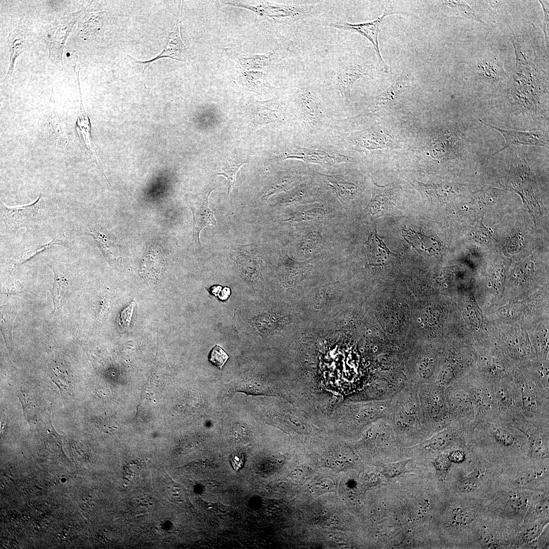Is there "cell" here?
Here are the masks:
<instances>
[{
  "label": "cell",
  "mask_w": 549,
  "mask_h": 549,
  "mask_svg": "<svg viewBox=\"0 0 549 549\" xmlns=\"http://www.w3.org/2000/svg\"><path fill=\"white\" fill-rule=\"evenodd\" d=\"M539 2H540V3H541V5H542V7H543V9H544V17H545V19H544V22H544V34H545V38H546V39H547V38L548 39V37H547V30L548 31V29H547V28H548V11H546V10H545V9L544 8V7H543V4H542L541 3V1H539Z\"/></svg>",
  "instance_id": "51"
},
{
  "label": "cell",
  "mask_w": 549,
  "mask_h": 549,
  "mask_svg": "<svg viewBox=\"0 0 549 549\" xmlns=\"http://www.w3.org/2000/svg\"><path fill=\"white\" fill-rule=\"evenodd\" d=\"M411 183L423 195L428 197L444 198L454 192V187L449 184H425L417 181Z\"/></svg>",
  "instance_id": "26"
},
{
  "label": "cell",
  "mask_w": 549,
  "mask_h": 549,
  "mask_svg": "<svg viewBox=\"0 0 549 549\" xmlns=\"http://www.w3.org/2000/svg\"><path fill=\"white\" fill-rule=\"evenodd\" d=\"M453 439V431L451 429H446L435 434L413 449L428 452L440 451L449 446Z\"/></svg>",
  "instance_id": "21"
},
{
  "label": "cell",
  "mask_w": 549,
  "mask_h": 549,
  "mask_svg": "<svg viewBox=\"0 0 549 549\" xmlns=\"http://www.w3.org/2000/svg\"><path fill=\"white\" fill-rule=\"evenodd\" d=\"M346 140L358 151H366L388 147L391 139L380 127L373 126L350 134Z\"/></svg>",
  "instance_id": "12"
},
{
  "label": "cell",
  "mask_w": 549,
  "mask_h": 549,
  "mask_svg": "<svg viewBox=\"0 0 549 549\" xmlns=\"http://www.w3.org/2000/svg\"><path fill=\"white\" fill-rule=\"evenodd\" d=\"M229 356L219 346L216 345L210 351L208 358L214 365L221 369L227 361Z\"/></svg>",
  "instance_id": "39"
},
{
  "label": "cell",
  "mask_w": 549,
  "mask_h": 549,
  "mask_svg": "<svg viewBox=\"0 0 549 549\" xmlns=\"http://www.w3.org/2000/svg\"><path fill=\"white\" fill-rule=\"evenodd\" d=\"M313 175L330 190L344 205L349 204L361 190L356 183L350 180L346 175L326 174L316 171H313Z\"/></svg>",
  "instance_id": "14"
},
{
  "label": "cell",
  "mask_w": 549,
  "mask_h": 549,
  "mask_svg": "<svg viewBox=\"0 0 549 549\" xmlns=\"http://www.w3.org/2000/svg\"><path fill=\"white\" fill-rule=\"evenodd\" d=\"M312 195L310 186L306 184H300L290 190L282 198V204H291L302 201L310 198Z\"/></svg>",
  "instance_id": "29"
},
{
  "label": "cell",
  "mask_w": 549,
  "mask_h": 549,
  "mask_svg": "<svg viewBox=\"0 0 549 549\" xmlns=\"http://www.w3.org/2000/svg\"><path fill=\"white\" fill-rule=\"evenodd\" d=\"M478 70L485 77L496 80L504 73L501 63L495 58L481 62L478 65Z\"/></svg>",
  "instance_id": "28"
},
{
  "label": "cell",
  "mask_w": 549,
  "mask_h": 549,
  "mask_svg": "<svg viewBox=\"0 0 549 549\" xmlns=\"http://www.w3.org/2000/svg\"><path fill=\"white\" fill-rule=\"evenodd\" d=\"M479 121L484 125L499 132L502 135L505 139V143L504 146L494 153L492 156H496L512 145H533L548 148V135L544 131H520L505 130L498 127L487 124L480 119H479Z\"/></svg>",
  "instance_id": "13"
},
{
  "label": "cell",
  "mask_w": 549,
  "mask_h": 549,
  "mask_svg": "<svg viewBox=\"0 0 549 549\" xmlns=\"http://www.w3.org/2000/svg\"><path fill=\"white\" fill-rule=\"evenodd\" d=\"M295 160L322 166H335L341 163L355 162L354 159L331 146L292 145L283 149L270 160L274 161Z\"/></svg>",
  "instance_id": "5"
},
{
  "label": "cell",
  "mask_w": 549,
  "mask_h": 549,
  "mask_svg": "<svg viewBox=\"0 0 549 549\" xmlns=\"http://www.w3.org/2000/svg\"><path fill=\"white\" fill-rule=\"evenodd\" d=\"M405 232L404 236H407L406 240L417 251L431 252L434 248H436L433 247L435 245L433 243H436L437 242L433 237H429L420 232H415L413 230L406 231Z\"/></svg>",
  "instance_id": "27"
},
{
  "label": "cell",
  "mask_w": 549,
  "mask_h": 549,
  "mask_svg": "<svg viewBox=\"0 0 549 549\" xmlns=\"http://www.w3.org/2000/svg\"><path fill=\"white\" fill-rule=\"evenodd\" d=\"M548 501L543 500L536 505L535 507V512L538 515H543L548 511Z\"/></svg>",
  "instance_id": "50"
},
{
  "label": "cell",
  "mask_w": 549,
  "mask_h": 549,
  "mask_svg": "<svg viewBox=\"0 0 549 549\" xmlns=\"http://www.w3.org/2000/svg\"><path fill=\"white\" fill-rule=\"evenodd\" d=\"M423 423L431 433L441 428L449 417L448 409L441 385L436 383L418 385Z\"/></svg>",
  "instance_id": "4"
},
{
  "label": "cell",
  "mask_w": 549,
  "mask_h": 549,
  "mask_svg": "<svg viewBox=\"0 0 549 549\" xmlns=\"http://www.w3.org/2000/svg\"><path fill=\"white\" fill-rule=\"evenodd\" d=\"M483 473L481 469L475 470L458 482V489L464 493L472 492L477 490L481 485L480 479Z\"/></svg>",
  "instance_id": "33"
},
{
  "label": "cell",
  "mask_w": 549,
  "mask_h": 549,
  "mask_svg": "<svg viewBox=\"0 0 549 549\" xmlns=\"http://www.w3.org/2000/svg\"><path fill=\"white\" fill-rule=\"evenodd\" d=\"M250 111L252 133L264 125L284 124L289 119L290 115L285 105L275 100L255 102Z\"/></svg>",
  "instance_id": "9"
},
{
  "label": "cell",
  "mask_w": 549,
  "mask_h": 549,
  "mask_svg": "<svg viewBox=\"0 0 549 549\" xmlns=\"http://www.w3.org/2000/svg\"><path fill=\"white\" fill-rule=\"evenodd\" d=\"M371 67V65L355 60L341 61L337 64L334 72V85L345 102L350 101L351 91L357 80L370 75Z\"/></svg>",
  "instance_id": "8"
},
{
  "label": "cell",
  "mask_w": 549,
  "mask_h": 549,
  "mask_svg": "<svg viewBox=\"0 0 549 549\" xmlns=\"http://www.w3.org/2000/svg\"><path fill=\"white\" fill-rule=\"evenodd\" d=\"M484 227H482V224L479 225L476 227L473 232V238H475L477 241L481 243L486 242L490 238V233Z\"/></svg>",
  "instance_id": "46"
},
{
  "label": "cell",
  "mask_w": 549,
  "mask_h": 549,
  "mask_svg": "<svg viewBox=\"0 0 549 549\" xmlns=\"http://www.w3.org/2000/svg\"><path fill=\"white\" fill-rule=\"evenodd\" d=\"M528 505L527 497L518 494L510 496L506 502L504 510L507 514L514 515L522 513Z\"/></svg>",
  "instance_id": "32"
},
{
  "label": "cell",
  "mask_w": 549,
  "mask_h": 549,
  "mask_svg": "<svg viewBox=\"0 0 549 549\" xmlns=\"http://www.w3.org/2000/svg\"><path fill=\"white\" fill-rule=\"evenodd\" d=\"M411 461L406 460L387 464L383 467L381 473L386 477L393 478L408 472L406 466Z\"/></svg>",
  "instance_id": "36"
},
{
  "label": "cell",
  "mask_w": 549,
  "mask_h": 549,
  "mask_svg": "<svg viewBox=\"0 0 549 549\" xmlns=\"http://www.w3.org/2000/svg\"><path fill=\"white\" fill-rule=\"evenodd\" d=\"M295 95L297 118L307 135H317L331 126L330 113L319 89L302 85L297 88Z\"/></svg>",
  "instance_id": "2"
},
{
  "label": "cell",
  "mask_w": 549,
  "mask_h": 549,
  "mask_svg": "<svg viewBox=\"0 0 549 549\" xmlns=\"http://www.w3.org/2000/svg\"><path fill=\"white\" fill-rule=\"evenodd\" d=\"M303 164H297L290 169L281 172L266 187L262 198L267 199L271 196L290 190L296 187L306 179L309 170Z\"/></svg>",
  "instance_id": "15"
},
{
  "label": "cell",
  "mask_w": 549,
  "mask_h": 549,
  "mask_svg": "<svg viewBox=\"0 0 549 549\" xmlns=\"http://www.w3.org/2000/svg\"><path fill=\"white\" fill-rule=\"evenodd\" d=\"M247 163V160L243 157H240L236 155L229 156L223 162L220 172L217 174L223 175L226 178L228 186V194L232 192L235 187V177L237 172L241 166Z\"/></svg>",
  "instance_id": "22"
},
{
  "label": "cell",
  "mask_w": 549,
  "mask_h": 549,
  "mask_svg": "<svg viewBox=\"0 0 549 549\" xmlns=\"http://www.w3.org/2000/svg\"><path fill=\"white\" fill-rule=\"evenodd\" d=\"M543 528V525H536L528 529L522 536L523 541L529 542L535 540L540 534Z\"/></svg>",
  "instance_id": "45"
},
{
  "label": "cell",
  "mask_w": 549,
  "mask_h": 549,
  "mask_svg": "<svg viewBox=\"0 0 549 549\" xmlns=\"http://www.w3.org/2000/svg\"><path fill=\"white\" fill-rule=\"evenodd\" d=\"M366 247L370 259L384 262L393 254L386 247L383 240L378 236L376 230L373 232L367 241Z\"/></svg>",
  "instance_id": "23"
},
{
  "label": "cell",
  "mask_w": 549,
  "mask_h": 549,
  "mask_svg": "<svg viewBox=\"0 0 549 549\" xmlns=\"http://www.w3.org/2000/svg\"><path fill=\"white\" fill-rule=\"evenodd\" d=\"M2 291L3 294L6 295L30 293V291L27 290L19 281L11 278L8 279L3 283Z\"/></svg>",
  "instance_id": "38"
},
{
  "label": "cell",
  "mask_w": 549,
  "mask_h": 549,
  "mask_svg": "<svg viewBox=\"0 0 549 549\" xmlns=\"http://www.w3.org/2000/svg\"><path fill=\"white\" fill-rule=\"evenodd\" d=\"M55 246H60L70 248L72 246V243L68 238L64 235V237L61 238L55 237L46 243L31 246L29 247L19 251L7 264V269L9 274H11L17 266L42 252V251Z\"/></svg>",
  "instance_id": "20"
},
{
  "label": "cell",
  "mask_w": 549,
  "mask_h": 549,
  "mask_svg": "<svg viewBox=\"0 0 549 549\" xmlns=\"http://www.w3.org/2000/svg\"><path fill=\"white\" fill-rule=\"evenodd\" d=\"M0 209L5 231L11 235L23 228L28 231L35 230L47 219L45 201L41 193L34 202L21 206L9 207L1 201Z\"/></svg>",
  "instance_id": "3"
},
{
  "label": "cell",
  "mask_w": 549,
  "mask_h": 549,
  "mask_svg": "<svg viewBox=\"0 0 549 549\" xmlns=\"http://www.w3.org/2000/svg\"><path fill=\"white\" fill-rule=\"evenodd\" d=\"M318 4L282 5L264 3L258 8L259 13L268 19L284 24H291L317 14Z\"/></svg>",
  "instance_id": "7"
},
{
  "label": "cell",
  "mask_w": 549,
  "mask_h": 549,
  "mask_svg": "<svg viewBox=\"0 0 549 549\" xmlns=\"http://www.w3.org/2000/svg\"><path fill=\"white\" fill-rule=\"evenodd\" d=\"M496 393L499 400L502 404L505 406H508L511 404L510 395L508 391L504 387H498Z\"/></svg>",
  "instance_id": "48"
},
{
  "label": "cell",
  "mask_w": 549,
  "mask_h": 549,
  "mask_svg": "<svg viewBox=\"0 0 549 549\" xmlns=\"http://www.w3.org/2000/svg\"><path fill=\"white\" fill-rule=\"evenodd\" d=\"M230 463L235 471H238L243 465V454L239 452L233 453L230 458Z\"/></svg>",
  "instance_id": "47"
},
{
  "label": "cell",
  "mask_w": 549,
  "mask_h": 549,
  "mask_svg": "<svg viewBox=\"0 0 549 549\" xmlns=\"http://www.w3.org/2000/svg\"><path fill=\"white\" fill-rule=\"evenodd\" d=\"M80 111L76 122V128L77 133L86 152L97 164V166L102 172L105 179L108 181L103 170L101 161L92 141L91 124L89 118L86 113L84 106L82 104L80 93Z\"/></svg>",
  "instance_id": "19"
},
{
  "label": "cell",
  "mask_w": 549,
  "mask_h": 549,
  "mask_svg": "<svg viewBox=\"0 0 549 549\" xmlns=\"http://www.w3.org/2000/svg\"><path fill=\"white\" fill-rule=\"evenodd\" d=\"M214 189H210L188 203L193 215V240L197 248H201L199 239L201 231L209 225L217 226L214 212L208 206V198Z\"/></svg>",
  "instance_id": "11"
},
{
  "label": "cell",
  "mask_w": 549,
  "mask_h": 549,
  "mask_svg": "<svg viewBox=\"0 0 549 549\" xmlns=\"http://www.w3.org/2000/svg\"><path fill=\"white\" fill-rule=\"evenodd\" d=\"M46 264L54 274L52 290V314L59 313L67 298L80 288L79 265L51 261Z\"/></svg>",
  "instance_id": "6"
},
{
  "label": "cell",
  "mask_w": 549,
  "mask_h": 549,
  "mask_svg": "<svg viewBox=\"0 0 549 549\" xmlns=\"http://www.w3.org/2000/svg\"><path fill=\"white\" fill-rule=\"evenodd\" d=\"M442 4L448 8L450 12L454 15L481 21L475 11L463 1H445Z\"/></svg>",
  "instance_id": "30"
},
{
  "label": "cell",
  "mask_w": 549,
  "mask_h": 549,
  "mask_svg": "<svg viewBox=\"0 0 549 549\" xmlns=\"http://www.w3.org/2000/svg\"><path fill=\"white\" fill-rule=\"evenodd\" d=\"M495 440L505 446H510L514 442L513 436L508 431L502 428H497L493 432Z\"/></svg>",
  "instance_id": "43"
},
{
  "label": "cell",
  "mask_w": 549,
  "mask_h": 549,
  "mask_svg": "<svg viewBox=\"0 0 549 549\" xmlns=\"http://www.w3.org/2000/svg\"><path fill=\"white\" fill-rule=\"evenodd\" d=\"M398 198V189L395 185L379 186L374 184L372 196L368 205L371 214L383 212L391 208Z\"/></svg>",
  "instance_id": "18"
},
{
  "label": "cell",
  "mask_w": 549,
  "mask_h": 549,
  "mask_svg": "<svg viewBox=\"0 0 549 549\" xmlns=\"http://www.w3.org/2000/svg\"><path fill=\"white\" fill-rule=\"evenodd\" d=\"M137 306L132 300L121 311L118 318L120 327L124 331L130 330L133 326L137 315Z\"/></svg>",
  "instance_id": "31"
},
{
  "label": "cell",
  "mask_w": 549,
  "mask_h": 549,
  "mask_svg": "<svg viewBox=\"0 0 549 549\" xmlns=\"http://www.w3.org/2000/svg\"><path fill=\"white\" fill-rule=\"evenodd\" d=\"M531 454L533 457L537 459H544L548 457V445L541 439L534 440L531 444Z\"/></svg>",
  "instance_id": "42"
},
{
  "label": "cell",
  "mask_w": 549,
  "mask_h": 549,
  "mask_svg": "<svg viewBox=\"0 0 549 549\" xmlns=\"http://www.w3.org/2000/svg\"><path fill=\"white\" fill-rule=\"evenodd\" d=\"M18 310L11 307L1 308V331L8 347L12 343V327Z\"/></svg>",
  "instance_id": "25"
},
{
  "label": "cell",
  "mask_w": 549,
  "mask_h": 549,
  "mask_svg": "<svg viewBox=\"0 0 549 549\" xmlns=\"http://www.w3.org/2000/svg\"><path fill=\"white\" fill-rule=\"evenodd\" d=\"M325 216V210L321 208H314L297 212L290 218L284 220L289 222H315L320 220Z\"/></svg>",
  "instance_id": "35"
},
{
  "label": "cell",
  "mask_w": 549,
  "mask_h": 549,
  "mask_svg": "<svg viewBox=\"0 0 549 549\" xmlns=\"http://www.w3.org/2000/svg\"><path fill=\"white\" fill-rule=\"evenodd\" d=\"M322 242L321 233L314 231L307 233L302 238L299 247L302 252L310 253L318 250Z\"/></svg>",
  "instance_id": "34"
},
{
  "label": "cell",
  "mask_w": 549,
  "mask_h": 549,
  "mask_svg": "<svg viewBox=\"0 0 549 549\" xmlns=\"http://www.w3.org/2000/svg\"><path fill=\"white\" fill-rule=\"evenodd\" d=\"M542 473V472L535 470H528L521 472L514 478V484L518 486L530 484L538 478Z\"/></svg>",
  "instance_id": "40"
},
{
  "label": "cell",
  "mask_w": 549,
  "mask_h": 549,
  "mask_svg": "<svg viewBox=\"0 0 549 549\" xmlns=\"http://www.w3.org/2000/svg\"><path fill=\"white\" fill-rule=\"evenodd\" d=\"M413 80L412 75L403 72L387 89L376 98L369 113H375L394 101L408 88Z\"/></svg>",
  "instance_id": "17"
},
{
  "label": "cell",
  "mask_w": 549,
  "mask_h": 549,
  "mask_svg": "<svg viewBox=\"0 0 549 549\" xmlns=\"http://www.w3.org/2000/svg\"><path fill=\"white\" fill-rule=\"evenodd\" d=\"M433 464L436 469L437 476L441 478H444L450 468L451 461L449 459L448 454L441 453L435 458Z\"/></svg>",
  "instance_id": "37"
},
{
  "label": "cell",
  "mask_w": 549,
  "mask_h": 549,
  "mask_svg": "<svg viewBox=\"0 0 549 549\" xmlns=\"http://www.w3.org/2000/svg\"><path fill=\"white\" fill-rule=\"evenodd\" d=\"M162 58H170L184 62L189 59L188 52L181 38L179 19L175 26L170 32L164 48L160 54L149 60L140 61L135 59L134 60L140 66L142 72L144 73L152 62Z\"/></svg>",
  "instance_id": "16"
},
{
  "label": "cell",
  "mask_w": 549,
  "mask_h": 549,
  "mask_svg": "<svg viewBox=\"0 0 549 549\" xmlns=\"http://www.w3.org/2000/svg\"><path fill=\"white\" fill-rule=\"evenodd\" d=\"M50 369L51 377L59 387L60 391L64 393L71 391V378L64 364L59 361H54L50 364Z\"/></svg>",
  "instance_id": "24"
},
{
  "label": "cell",
  "mask_w": 549,
  "mask_h": 549,
  "mask_svg": "<svg viewBox=\"0 0 549 549\" xmlns=\"http://www.w3.org/2000/svg\"><path fill=\"white\" fill-rule=\"evenodd\" d=\"M394 436L403 443L423 439L430 433L421 414L418 385L407 382L390 400L387 418Z\"/></svg>",
  "instance_id": "1"
},
{
  "label": "cell",
  "mask_w": 549,
  "mask_h": 549,
  "mask_svg": "<svg viewBox=\"0 0 549 549\" xmlns=\"http://www.w3.org/2000/svg\"><path fill=\"white\" fill-rule=\"evenodd\" d=\"M475 513L473 510L463 508L458 509L454 514L453 519L459 525H467L474 521Z\"/></svg>",
  "instance_id": "41"
},
{
  "label": "cell",
  "mask_w": 549,
  "mask_h": 549,
  "mask_svg": "<svg viewBox=\"0 0 549 549\" xmlns=\"http://www.w3.org/2000/svg\"><path fill=\"white\" fill-rule=\"evenodd\" d=\"M523 403L525 408L529 412H534L537 409V404L534 396L529 391L522 390Z\"/></svg>",
  "instance_id": "44"
},
{
  "label": "cell",
  "mask_w": 549,
  "mask_h": 549,
  "mask_svg": "<svg viewBox=\"0 0 549 549\" xmlns=\"http://www.w3.org/2000/svg\"><path fill=\"white\" fill-rule=\"evenodd\" d=\"M448 457L451 462L459 463L462 462L465 459V454L461 450H453L449 453Z\"/></svg>",
  "instance_id": "49"
},
{
  "label": "cell",
  "mask_w": 549,
  "mask_h": 549,
  "mask_svg": "<svg viewBox=\"0 0 549 549\" xmlns=\"http://www.w3.org/2000/svg\"><path fill=\"white\" fill-rule=\"evenodd\" d=\"M400 13L399 12H388L385 11L382 15L376 19L367 22L357 24H352L347 21H337L330 22L329 26L343 30H349L357 33L368 39L373 45L378 57L379 64L381 68L386 72L388 71V67L383 59L379 50L378 42V33L379 25L384 18L388 15L393 14Z\"/></svg>",
  "instance_id": "10"
}]
</instances>
